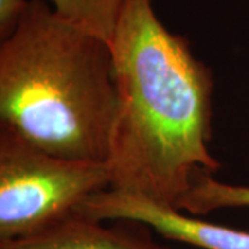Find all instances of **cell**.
<instances>
[{
  "label": "cell",
  "instance_id": "6da1fadb",
  "mask_svg": "<svg viewBox=\"0 0 249 249\" xmlns=\"http://www.w3.org/2000/svg\"><path fill=\"white\" fill-rule=\"evenodd\" d=\"M118 109L107 166L111 188L178 211L222 163L212 140L213 75L152 0H124L111 40Z\"/></svg>",
  "mask_w": 249,
  "mask_h": 249
},
{
  "label": "cell",
  "instance_id": "7a4b0ae2",
  "mask_svg": "<svg viewBox=\"0 0 249 249\" xmlns=\"http://www.w3.org/2000/svg\"><path fill=\"white\" fill-rule=\"evenodd\" d=\"M116 109L109 43L29 0L0 40V122L50 154L107 163Z\"/></svg>",
  "mask_w": 249,
  "mask_h": 249
},
{
  "label": "cell",
  "instance_id": "3957f363",
  "mask_svg": "<svg viewBox=\"0 0 249 249\" xmlns=\"http://www.w3.org/2000/svg\"><path fill=\"white\" fill-rule=\"evenodd\" d=\"M109 188L107 163L50 154L0 122V242L43 231Z\"/></svg>",
  "mask_w": 249,
  "mask_h": 249
},
{
  "label": "cell",
  "instance_id": "277c9868",
  "mask_svg": "<svg viewBox=\"0 0 249 249\" xmlns=\"http://www.w3.org/2000/svg\"><path fill=\"white\" fill-rule=\"evenodd\" d=\"M78 212L101 222L142 223L163 238L201 249H249V231L188 216L166 205L119 190H106L89 198Z\"/></svg>",
  "mask_w": 249,
  "mask_h": 249
},
{
  "label": "cell",
  "instance_id": "5b68a950",
  "mask_svg": "<svg viewBox=\"0 0 249 249\" xmlns=\"http://www.w3.org/2000/svg\"><path fill=\"white\" fill-rule=\"evenodd\" d=\"M106 227L101 220L75 212L43 231L27 238L1 241L0 249H169L152 240L147 226L115 220Z\"/></svg>",
  "mask_w": 249,
  "mask_h": 249
},
{
  "label": "cell",
  "instance_id": "8992f818",
  "mask_svg": "<svg viewBox=\"0 0 249 249\" xmlns=\"http://www.w3.org/2000/svg\"><path fill=\"white\" fill-rule=\"evenodd\" d=\"M64 19L111 43L124 0H47Z\"/></svg>",
  "mask_w": 249,
  "mask_h": 249
},
{
  "label": "cell",
  "instance_id": "52a82bcc",
  "mask_svg": "<svg viewBox=\"0 0 249 249\" xmlns=\"http://www.w3.org/2000/svg\"><path fill=\"white\" fill-rule=\"evenodd\" d=\"M201 202L206 212L223 208L249 206V187L230 186L211 178L202 188Z\"/></svg>",
  "mask_w": 249,
  "mask_h": 249
},
{
  "label": "cell",
  "instance_id": "ba28073f",
  "mask_svg": "<svg viewBox=\"0 0 249 249\" xmlns=\"http://www.w3.org/2000/svg\"><path fill=\"white\" fill-rule=\"evenodd\" d=\"M29 0H0V40L16 32L28 10Z\"/></svg>",
  "mask_w": 249,
  "mask_h": 249
}]
</instances>
